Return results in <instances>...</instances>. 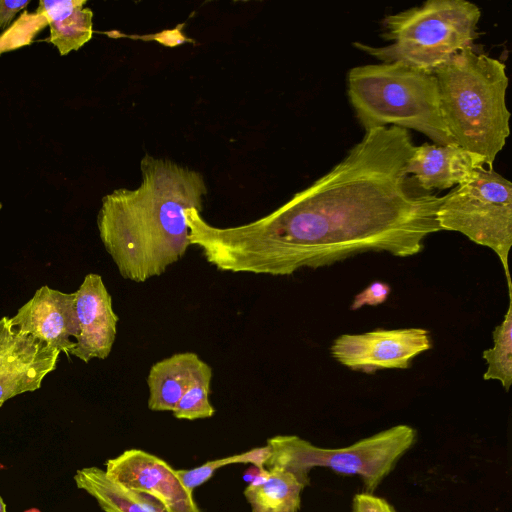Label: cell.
<instances>
[{"instance_id": "obj_10", "label": "cell", "mask_w": 512, "mask_h": 512, "mask_svg": "<svg viewBox=\"0 0 512 512\" xmlns=\"http://www.w3.org/2000/svg\"><path fill=\"white\" fill-rule=\"evenodd\" d=\"M105 472L124 486L155 498L166 512H200L193 493L165 460L141 449H128L106 461Z\"/></svg>"}, {"instance_id": "obj_26", "label": "cell", "mask_w": 512, "mask_h": 512, "mask_svg": "<svg viewBox=\"0 0 512 512\" xmlns=\"http://www.w3.org/2000/svg\"><path fill=\"white\" fill-rule=\"evenodd\" d=\"M0 512H6V506L2 498L0 497Z\"/></svg>"}, {"instance_id": "obj_25", "label": "cell", "mask_w": 512, "mask_h": 512, "mask_svg": "<svg viewBox=\"0 0 512 512\" xmlns=\"http://www.w3.org/2000/svg\"><path fill=\"white\" fill-rule=\"evenodd\" d=\"M29 4L28 0H0V29L9 26L15 15Z\"/></svg>"}, {"instance_id": "obj_16", "label": "cell", "mask_w": 512, "mask_h": 512, "mask_svg": "<svg viewBox=\"0 0 512 512\" xmlns=\"http://www.w3.org/2000/svg\"><path fill=\"white\" fill-rule=\"evenodd\" d=\"M305 487L292 473L271 469L263 483L248 484L244 496L252 512H298Z\"/></svg>"}, {"instance_id": "obj_19", "label": "cell", "mask_w": 512, "mask_h": 512, "mask_svg": "<svg viewBox=\"0 0 512 512\" xmlns=\"http://www.w3.org/2000/svg\"><path fill=\"white\" fill-rule=\"evenodd\" d=\"M212 368L204 371L184 392L172 413L177 419L196 420L210 418L215 409L209 401Z\"/></svg>"}, {"instance_id": "obj_21", "label": "cell", "mask_w": 512, "mask_h": 512, "mask_svg": "<svg viewBox=\"0 0 512 512\" xmlns=\"http://www.w3.org/2000/svg\"><path fill=\"white\" fill-rule=\"evenodd\" d=\"M85 4L86 1L80 0H42L39 2L36 14L41 15L50 24L67 18Z\"/></svg>"}, {"instance_id": "obj_13", "label": "cell", "mask_w": 512, "mask_h": 512, "mask_svg": "<svg viewBox=\"0 0 512 512\" xmlns=\"http://www.w3.org/2000/svg\"><path fill=\"white\" fill-rule=\"evenodd\" d=\"M482 167H485V161L481 156L458 144L424 143L416 146L406 172L419 188L432 192L457 186Z\"/></svg>"}, {"instance_id": "obj_17", "label": "cell", "mask_w": 512, "mask_h": 512, "mask_svg": "<svg viewBox=\"0 0 512 512\" xmlns=\"http://www.w3.org/2000/svg\"><path fill=\"white\" fill-rule=\"evenodd\" d=\"M509 294V305L503 321L493 331L494 345L483 351L487 369L483 375L485 380H498L509 391L512 383V299Z\"/></svg>"}, {"instance_id": "obj_2", "label": "cell", "mask_w": 512, "mask_h": 512, "mask_svg": "<svg viewBox=\"0 0 512 512\" xmlns=\"http://www.w3.org/2000/svg\"><path fill=\"white\" fill-rule=\"evenodd\" d=\"M136 189L107 194L97 217L105 250L120 275L136 283L162 275L189 248L186 211L201 212L203 175L168 159L145 154Z\"/></svg>"}, {"instance_id": "obj_15", "label": "cell", "mask_w": 512, "mask_h": 512, "mask_svg": "<svg viewBox=\"0 0 512 512\" xmlns=\"http://www.w3.org/2000/svg\"><path fill=\"white\" fill-rule=\"evenodd\" d=\"M74 480L104 512H166L155 498L124 486L98 467L77 470Z\"/></svg>"}, {"instance_id": "obj_7", "label": "cell", "mask_w": 512, "mask_h": 512, "mask_svg": "<svg viewBox=\"0 0 512 512\" xmlns=\"http://www.w3.org/2000/svg\"><path fill=\"white\" fill-rule=\"evenodd\" d=\"M440 230L455 231L474 243L493 250L507 278H511L508 254L512 245V184L485 167L443 196L437 211Z\"/></svg>"}, {"instance_id": "obj_3", "label": "cell", "mask_w": 512, "mask_h": 512, "mask_svg": "<svg viewBox=\"0 0 512 512\" xmlns=\"http://www.w3.org/2000/svg\"><path fill=\"white\" fill-rule=\"evenodd\" d=\"M444 122L456 144L492 169L510 133L503 62L468 47L432 72Z\"/></svg>"}, {"instance_id": "obj_5", "label": "cell", "mask_w": 512, "mask_h": 512, "mask_svg": "<svg viewBox=\"0 0 512 512\" xmlns=\"http://www.w3.org/2000/svg\"><path fill=\"white\" fill-rule=\"evenodd\" d=\"M481 11L465 0H428L421 6L388 15L383 37L390 45L354 46L383 63L401 62L433 72L456 53L473 47L479 37Z\"/></svg>"}, {"instance_id": "obj_1", "label": "cell", "mask_w": 512, "mask_h": 512, "mask_svg": "<svg viewBox=\"0 0 512 512\" xmlns=\"http://www.w3.org/2000/svg\"><path fill=\"white\" fill-rule=\"evenodd\" d=\"M415 148L402 127L365 131L329 172L257 220L216 227L197 209L187 210L190 244L220 271L272 276L369 251L416 255L428 235L441 231L436 215L443 196L407 174Z\"/></svg>"}, {"instance_id": "obj_14", "label": "cell", "mask_w": 512, "mask_h": 512, "mask_svg": "<svg viewBox=\"0 0 512 512\" xmlns=\"http://www.w3.org/2000/svg\"><path fill=\"white\" fill-rule=\"evenodd\" d=\"M209 367L194 352H181L154 363L147 376L148 408L173 411L189 386Z\"/></svg>"}, {"instance_id": "obj_6", "label": "cell", "mask_w": 512, "mask_h": 512, "mask_svg": "<svg viewBox=\"0 0 512 512\" xmlns=\"http://www.w3.org/2000/svg\"><path fill=\"white\" fill-rule=\"evenodd\" d=\"M416 430L399 424L342 448L316 446L296 435H278L267 440L270 456L265 468L292 473L308 486V473L326 467L343 475L361 477L365 492L373 493L398 460L416 441Z\"/></svg>"}, {"instance_id": "obj_4", "label": "cell", "mask_w": 512, "mask_h": 512, "mask_svg": "<svg viewBox=\"0 0 512 512\" xmlns=\"http://www.w3.org/2000/svg\"><path fill=\"white\" fill-rule=\"evenodd\" d=\"M348 97L365 131L389 124L413 129L434 144H456L442 116L432 72L401 63L368 64L347 76Z\"/></svg>"}, {"instance_id": "obj_8", "label": "cell", "mask_w": 512, "mask_h": 512, "mask_svg": "<svg viewBox=\"0 0 512 512\" xmlns=\"http://www.w3.org/2000/svg\"><path fill=\"white\" fill-rule=\"evenodd\" d=\"M430 348V331L426 329H377L339 336L330 353L349 369L374 373L381 369H408L416 356Z\"/></svg>"}, {"instance_id": "obj_23", "label": "cell", "mask_w": 512, "mask_h": 512, "mask_svg": "<svg viewBox=\"0 0 512 512\" xmlns=\"http://www.w3.org/2000/svg\"><path fill=\"white\" fill-rule=\"evenodd\" d=\"M352 512H396V510L385 499L373 493L363 492L354 496Z\"/></svg>"}, {"instance_id": "obj_12", "label": "cell", "mask_w": 512, "mask_h": 512, "mask_svg": "<svg viewBox=\"0 0 512 512\" xmlns=\"http://www.w3.org/2000/svg\"><path fill=\"white\" fill-rule=\"evenodd\" d=\"M75 295L79 333L69 356L85 363L94 358L106 359L116 339L118 316L102 277L87 274Z\"/></svg>"}, {"instance_id": "obj_11", "label": "cell", "mask_w": 512, "mask_h": 512, "mask_svg": "<svg viewBox=\"0 0 512 512\" xmlns=\"http://www.w3.org/2000/svg\"><path fill=\"white\" fill-rule=\"evenodd\" d=\"M75 292L66 293L44 285L10 318L24 334L69 356L79 333Z\"/></svg>"}, {"instance_id": "obj_24", "label": "cell", "mask_w": 512, "mask_h": 512, "mask_svg": "<svg viewBox=\"0 0 512 512\" xmlns=\"http://www.w3.org/2000/svg\"><path fill=\"white\" fill-rule=\"evenodd\" d=\"M237 455V464H252L258 468H265V463L270 456V448L266 444L263 447H257L250 449L246 452L236 454Z\"/></svg>"}, {"instance_id": "obj_18", "label": "cell", "mask_w": 512, "mask_h": 512, "mask_svg": "<svg viewBox=\"0 0 512 512\" xmlns=\"http://www.w3.org/2000/svg\"><path fill=\"white\" fill-rule=\"evenodd\" d=\"M93 12L81 7L70 16L49 24V41L56 46L61 55L78 50L87 43L93 34Z\"/></svg>"}, {"instance_id": "obj_22", "label": "cell", "mask_w": 512, "mask_h": 512, "mask_svg": "<svg viewBox=\"0 0 512 512\" xmlns=\"http://www.w3.org/2000/svg\"><path fill=\"white\" fill-rule=\"evenodd\" d=\"M390 293L391 287L387 283L374 281L354 297L350 309L355 311L365 305H380L387 300Z\"/></svg>"}, {"instance_id": "obj_9", "label": "cell", "mask_w": 512, "mask_h": 512, "mask_svg": "<svg viewBox=\"0 0 512 512\" xmlns=\"http://www.w3.org/2000/svg\"><path fill=\"white\" fill-rule=\"evenodd\" d=\"M60 352L0 319V407L9 399L39 389L57 367Z\"/></svg>"}, {"instance_id": "obj_20", "label": "cell", "mask_w": 512, "mask_h": 512, "mask_svg": "<svg viewBox=\"0 0 512 512\" xmlns=\"http://www.w3.org/2000/svg\"><path fill=\"white\" fill-rule=\"evenodd\" d=\"M237 464L236 454L208 461L192 469L176 470V474L183 486L190 492L207 482L214 473L227 465Z\"/></svg>"}]
</instances>
